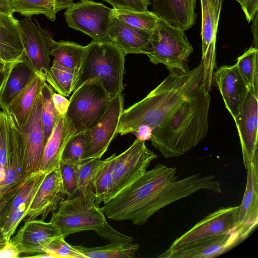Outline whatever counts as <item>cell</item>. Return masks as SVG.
I'll return each instance as SVG.
<instances>
[{"label": "cell", "mask_w": 258, "mask_h": 258, "mask_svg": "<svg viewBox=\"0 0 258 258\" xmlns=\"http://www.w3.org/2000/svg\"><path fill=\"white\" fill-rule=\"evenodd\" d=\"M115 17L120 21L136 27L153 31L159 18L148 10L136 11L126 9H115Z\"/></svg>", "instance_id": "cell-34"}, {"label": "cell", "mask_w": 258, "mask_h": 258, "mask_svg": "<svg viewBox=\"0 0 258 258\" xmlns=\"http://www.w3.org/2000/svg\"><path fill=\"white\" fill-rule=\"evenodd\" d=\"M14 13L25 17L42 14L54 21L59 11L68 9L73 5V0H10Z\"/></svg>", "instance_id": "cell-27"}, {"label": "cell", "mask_w": 258, "mask_h": 258, "mask_svg": "<svg viewBox=\"0 0 258 258\" xmlns=\"http://www.w3.org/2000/svg\"><path fill=\"white\" fill-rule=\"evenodd\" d=\"M258 12H256L251 21L252 24L250 26L251 31L253 34V43L254 47L257 48V21H258Z\"/></svg>", "instance_id": "cell-49"}, {"label": "cell", "mask_w": 258, "mask_h": 258, "mask_svg": "<svg viewBox=\"0 0 258 258\" xmlns=\"http://www.w3.org/2000/svg\"><path fill=\"white\" fill-rule=\"evenodd\" d=\"M64 196L59 167L46 173L37 190L28 210L26 221L41 216L44 220L57 208Z\"/></svg>", "instance_id": "cell-18"}, {"label": "cell", "mask_w": 258, "mask_h": 258, "mask_svg": "<svg viewBox=\"0 0 258 258\" xmlns=\"http://www.w3.org/2000/svg\"><path fill=\"white\" fill-rule=\"evenodd\" d=\"M116 154L103 160V164L94 180L92 190L95 196V203L99 207L100 204L105 203L109 199L113 179V167Z\"/></svg>", "instance_id": "cell-31"}, {"label": "cell", "mask_w": 258, "mask_h": 258, "mask_svg": "<svg viewBox=\"0 0 258 258\" xmlns=\"http://www.w3.org/2000/svg\"><path fill=\"white\" fill-rule=\"evenodd\" d=\"M11 63V62H10ZM8 63L5 62L2 59L0 58V68H3L6 66Z\"/></svg>", "instance_id": "cell-52"}, {"label": "cell", "mask_w": 258, "mask_h": 258, "mask_svg": "<svg viewBox=\"0 0 258 258\" xmlns=\"http://www.w3.org/2000/svg\"><path fill=\"white\" fill-rule=\"evenodd\" d=\"M61 236L59 230L51 222L34 219L26 221L10 240L20 253L36 255L45 252L51 241Z\"/></svg>", "instance_id": "cell-16"}, {"label": "cell", "mask_w": 258, "mask_h": 258, "mask_svg": "<svg viewBox=\"0 0 258 258\" xmlns=\"http://www.w3.org/2000/svg\"><path fill=\"white\" fill-rule=\"evenodd\" d=\"M36 73L24 56L13 67L0 98V108L5 111L14 97L27 84Z\"/></svg>", "instance_id": "cell-28"}, {"label": "cell", "mask_w": 258, "mask_h": 258, "mask_svg": "<svg viewBox=\"0 0 258 258\" xmlns=\"http://www.w3.org/2000/svg\"><path fill=\"white\" fill-rule=\"evenodd\" d=\"M211 101L202 85L160 124L152 128L151 144L166 158L178 157L196 147L207 136Z\"/></svg>", "instance_id": "cell-2"}, {"label": "cell", "mask_w": 258, "mask_h": 258, "mask_svg": "<svg viewBox=\"0 0 258 258\" xmlns=\"http://www.w3.org/2000/svg\"><path fill=\"white\" fill-rule=\"evenodd\" d=\"M4 238H6L4 233L3 231L2 228L0 227V240L3 239Z\"/></svg>", "instance_id": "cell-53"}, {"label": "cell", "mask_w": 258, "mask_h": 258, "mask_svg": "<svg viewBox=\"0 0 258 258\" xmlns=\"http://www.w3.org/2000/svg\"><path fill=\"white\" fill-rule=\"evenodd\" d=\"M18 22L13 16L0 14V55L7 63L22 60L24 56Z\"/></svg>", "instance_id": "cell-26"}, {"label": "cell", "mask_w": 258, "mask_h": 258, "mask_svg": "<svg viewBox=\"0 0 258 258\" xmlns=\"http://www.w3.org/2000/svg\"><path fill=\"white\" fill-rule=\"evenodd\" d=\"M41 91V121L46 143L54 128L59 114L54 106L52 100V95L54 92L53 88L46 82Z\"/></svg>", "instance_id": "cell-35"}, {"label": "cell", "mask_w": 258, "mask_h": 258, "mask_svg": "<svg viewBox=\"0 0 258 258\" xmlns=\"http://www.w3.org/2000/svg\"><path fill=\"white\" fill-rule=\"evenodd\" d=\"M258 90L248 89L239 113L235 121L241 147L245 169L258 158L257 124Z\"/></svg>", "instance_id": "cell-14"}, {"label": "cell", "mask_w": 258, "mask_h": 258, "mask_svg": "<svg viewBox=\"0 0 258 258\" xmlns=\"http://www.w3.org/2000/svg\"><path fill=\"white\" fill-rule=\"evenodd\" d=\"M72 136L65 115H59L45 144L39 171L47 173L59 167L64 148Z\"/></svg>", "instance_id": "cell-25"}, {"label": "cell", "mask_w": 258, "mask_h": 258, "mask_svg": "<svg viewBox=\"0 0 258 258\" xmlns=\"http://www.w3.org/2000/svg\"><path fill=\"white\" fill-rule=\"evenodd\" d=\"M98 235L109 240L110 243L125 244L132 243L134 238L113 229L106 221L103 226L95 231Z\"/></svg>", "instance_id": "cell-42"}, {"label": "cell", "mask_w": 258, "mask_h": 258, "mask_svg": "<svg viewBox=\"0 0 258 258\" xmlns=\"http://www.w3.org/2000/svg\"><path fill=\"white\" fill-rule=\"evenodd\" d=\"M225 107L234 120L238 116L248 88L235 64L219 67L213 76Z\"/></svg>", "instance_id": "cell-19"}, {"label": "cell", "mask_w": 258, "mask_h": 258, "mask_svg": "<svg viewBox=\"0 0 258 258\" xmlns=\"http://www.w3.org/2000/svg\"><path fill=\"white\" fill-rule=\"evenodd\" d=\"M157 157L147 147L145 141L138 139L126 150L116 155L109 199L143 175Z\"/></svg>", "instance_id": "cell-9"}, {"label": "cell", "mask_w": 258, "mask_h": 258, "mask_svg": "<svg viewBox=\"0 0 258 258\" xmlns=\"http://www.w3.org/2000/svg\"><path fill=\"white\" fill-rule=\"evenodd\" d=\"M152 31L131 26L115 17L108 31V41L113 43L125 55H147L150 47Z\"/></svg>", "instance_id": "cell-21"}, {"label": "cell", "mask_w": 258, "mask_h": 258, "mask_svg": "<svg viewBox=\"0 0 258 258\" xmlns=\"http://www.w3.org/2000/svg\"><path fill=\"white\" fill-rule=\"evenodd\" d=\"M123 110V96L112 98L110 103L97 123L85 132V143L83 161L101 159L112 140L117 135V129Z\"/></svg>", "instance_id": "cell-11"}, {"label": "cell", "mask_w": 258, "mask_h": 258, "mask_svg": "<svg viewBox=\"0 0 258 258\" xmlns=\"http://www.w3.org/2000/svg\"><path fill=\"white\" fill-rule=\"evenodd\" d=\"M244 239L236 228L230 232L205 239L169 252H163L160 258H212L219 256Z\"/></svg>", "instance_id": "cell-17"}, {"label": "cell", "mask_w": 258, "mask_h": 258, "mask_svg": "<svg viewBox=\"0 0 258 258\" xmlns=\"http://www.w3.org/2000/svg\"><path fill=\"white\" fill-rule=\"evenodd\" d=\"M8 146L5 179L0 187L23 181L25 136L13 118L7 113Z\"/></svg>", "instance_id": "cell-22"}, {"label": "cell", "mask_w": 258, "mask_h": 258, "mask_svg": "<svg viewBox=\"0 0 258 258\" xmlns=\"http://www.w3.org/2000/svg\"><path fill=\"white\" fill-rule=\"evenodd\" d=\"M14 13L10 0H0V14L12 16Z\"/></svg>", "instance_id": "cell-50"}, {"label": "cell", "mask_w": 258, "mask_h": 258, "mask_svg": "<svg viewBox=\"0 0 258 258\" xmlns=\"http://www.w3.org/2000/svg\"><path fill=\"white\" fill-rule=\"evenodd\" d=\"M46 81L36 73L14 97L6 111L23 131L28 122L37 98Z\"/></svg>", "instance_id": "cell-24"}, {"label": "cell", "mask_w": 258, "mask_h": 258, "mask_svg": "<svg viewBox=\"0 0 258 258\" xmlns=\"http://www.w3.org/2000/svg\"><path fill=\"white\" fill-rule=\"evenodd\" d=\"M86 48L74 42L55 41L52 39L50 54L54 57L53 63L78 71Z\"/></svg>", "instance_id": "cell-29"}, {"label": "cell", "mask_w": 258, "mask_h": 258, "mask_svg": "<svg viewBox=\"0 0 258 258\" xmlns=\"http://www.w3.org/2000/svg\"><path fill=\"white\" fill-rule=\"evenodd\" d=\"M0 58L2 59L1 57V55H0Z\"/></svg>", "instance_id": "cell-55"}, {"label": "cell", "mask_w": 258, "mask_h": 258, "mask_svg": "<svg viewBox=\"0 0 258 258\" xmlns=\"http://www.w3.org/2000/svg\"><path fill=\"white\" fill-rule=\"evenodd\" d=\"M102 164L101 159L94 158L83 161L78 165V194L92 190L94 180Z\"/></svg>", "instance_id": "cell-36"}, {"label": "cell", "mask_w": 258, "mask_h": 258, "mask_svg": "<svg viewBox=\"0 0 258 258\" xmlns=\"http://www.w3.org/2000/svg\"><path fill=\"white\" fill-rule=\"evenodd\" d=\"M77 72L75 70L67 69L52 62L46 82L57 93L67 97L72 92Z\"/></svg>", "instance_id": "cell-33"}, {"label": "cell", "mask_w": 258, "mask_h": 258, "mask_svg": "<svg viewBox=\"0 0 258 258\" xmlns=\"http://www.w3.org/2000/svg\"><path fill=\"white\" fill-rule=\"evenodd\" d=\"M245 192L237 212V229L244 240L258 223V158L247 166Z\"/></svg>", "instance_id": "cell-20"}, {"label": "cell", "mask_w": 258, "mask_h": 258, "mask_svg": "<svg viewBox=\"0 0 258 258\" xmlns=\"http://www.w3.org/2000/svg\"><path fill=\"white\" fill-rule=\"evenodd\" d=\"M30 203H22L8 217L2 227L5 237L9 241L21 221L27 217Z\"/></svg>", "instance_id": "cell-40"}, {"label": "cell", "mask_w": 258, "mask_h": 258, "mask_svg": "<svg viewBox=\"0 0 258 258\" xmlns=\"http://www.w3.org/2000/svg\"><path fill=\"white\" fill-rule=\"evenodd\" d=\"M223 1H224V0H223ZM236 1V2H237L239 4L241 3L242 2V0H235Z\"/></svg>", "instance_id": "cell-54"}, {"label": "cell", "mask_w": 258, "mask_h": 258, "mask_svg": "<svg viewBox=\"0 0 258 258\" xmlns=\"http://www.w3.org/2000/svg\"><path fill=\"white\" fill-rule=\"evenodd\" d=\"M238 206L221 208L209 214L191 229L176 239L165 252H169L201 240L234 230L237 222Z\"/></svg>", "instance_id": "cell-12"}, {"label": "cell", "mask_w": 258, "mask_h": 258, "mask_svg": "<svg viewBox=\"0 0 258 258\" xmlns=\"http://www.w3.org/2000/svg\"><path fill=\"white\" fill-rule=\"evenodd\" d=\"M86 46L72 92L87 81L99 79L111 98L122 94L125 54L110 41L92 40Z\"/></svg>", "instance_id": "cell-4"}, {"label": "cell", "mask_w": 258, "mask_h": 258, "mask_svg": "<svg viewBox=\"0 0 258 258\" xmlns=\"http://www.w3.org/2000/svg\"><path fill=\"white\" fill-rule=\"evenodd\" d=\"M193 51L185 31L159 19L147 54L152 63L164 64L170 74H184L189 71L188 60Z\"/></svg>", "instance_id": "cell-5"}, {"label": "cell", "mask_w": 258, "mask_h": 258, "mask_svg": "<svg viewBox=\"0 0 258 258\" xmlns=\"http://www.w3.org/2000/svg\"><path fill=\"white\" fill-rule=\"evenodd\" d=\"M23 181L15 184L11 189L0 196V227H1L8 218L13 201L19 191Z\"/></svg>", "instance_id": "cell-41"}, {"label": "cell", "mask_w": 258, "mask_h": 258, "mask_svg": "<svg viewBox=\"0 0 258 258\" xmlns=\"http://www.w3.org/2000/svg\"><path fill=\"white\" fill-rule=\"evenodd\" d=\"M8 241L6 238L0 240V250L5 246Z\"/></svg>", "instance_id": "cell-51"}, {"label": "cell", "mask_w": 258, "mask_h": 258, "mask_svg": "<svg viewBox=\"0 0 258 258\" xmlns=\"http://www.w3.org/2000/svg\"><path fill=\"white\" fill-rule=\"evenodd\" d=\"M19 61L9 63L4 67L0 68V98L13 67Z\"/></svg>", "instance_id": "cell-47"}, {"label": "cell", "mask_w": 258, "mask_h": 258, "mask_svg": "<svg viewBox=\"0 0 258 258\" xmlns=\"http://www.w3.org/2000/svg\"><path fill=\"white\" fill-rule=\"evenodd\" d=\"M68 26L91 37L108 41V31L115 17L114 9L91 0H81L64 13Z\"/></svg>", "instance_id": "cell-8"}, {"label": "cell", "mask_w": 258, "mask_h": 258, "mask_svg": "<svg viewBox=\"0 0 258 258\" xmlns=\"http://www.w3.org/2000/svg\"><path fill=\"white\" fill-rule=\"evenodd\" d=\"M204 67L179 75H169L144 98L123 110L117 134L134 133L142 125L153 128L160 124L203 85Z\"/></svg>", "instance_id": "cell-1"}, {"label": "cell", "mask_w": 258, "mask_h": 258, "mask_svg": "<svg viewBox=\"0 0 258 258\" xmlns=\"http://www.w3.org/2000/svg\"><path fill=\"white\" fill-rule=\"evenodd\" d=\"M111 99L99 79L87 81L73 92L65 114L73 136L94 127L103 115Z\"/></svg>", "instance_id": "cell-6"}, {"label": "cell", "mask_w": 258, "mask_h": 258, "mask_svg": "<svg viewBox=\"0 0 258 258\" xmlns=\"http://www.w3.org/2000/svg\"><path fill=\"white\" fill-rule=\"evenodd\" d=\"M248 23L258 12V0H242L240 4Z\"/></svg>", "instance_id": "cell-45"}, {"label": "cell", "mask_w": 258, "mask_h": 258, "mask_svg": "<svg viewBox=\"0 0 258 258\" xmlns=\"http://www.w3.org/2000/svg\"><path fill=\"white\" fill-rule=\"evenodd\" d=\"M64 237L61 236L54 239L48 245L45 252L51 257L55 258H85L73 245L68 243Z\"/></svg>", "instance_id": "cell-39"}, {"label": "cell", "mask_w": 258, "mask_h": 258, "mask_svg": "<svg viewBox=\"0 0 258 258\" xmlns=\"http://www.w3.org/2000/svg\"><path fill=\"white\" fill-rule=\"evenodd\" d=\"M52 100L58 114L64 115L69 107V100H68L65 96L54 92L52 95Z\"/></svg>", "instance_id": "cell-44"}, {"label": "cell", "mask_w": 258, "mask_h": 258, "mask_svg": "<svg viewBox=\"0 0 258 258\" xmlns=\"http://www.w3.org/2000/svg\"><path fill=\"white\" fill-rule=\"evenodd\" d=\"M41 90L26 128L23 131L25 136L23 173L25 178L39 170L45 144L41 121Z\"/></svg>", "instance_id": "cell-15"}, {"label": "cell", "mask_w": 258, "mask_h": 258, "mask_svg": "<svg viewBox=\"0 0 258 258\" xmlns=\"http://www.w3.org/2000/svg\"><path fill=\"white\" fill-rule=\"evenodd\" d=\"M93 191L61 199L53 212L50 222L66 237L77 232L96 231L104 225L106 219L95 203Z\"/></svg>", "instance_id": "cell-7"}, {"label": "cell", "mask_w": 258, "mask_h": 258, "mask_svg": "<svg viewBox=\"0 0 258 258\" xmlns=\"http://www.w3.org/2000/svg\"><path fill=\"white\" fill-rule=\"evenodd\" d=\"M78 165L69 160H61L59 165L63 187L64 195L68 198L78 194Z\"/></svg>", "instance_id": "cell-37"}, {"label": "cell", "mask_w": 258, "mask_h": 258, "mask_svg": "<svg viewBox=\"0 0 258 258\" xmlns=\"http://www.w3.org/2000/svg\"><path fill=\"white\" fill-rule=\"evenodd\" d=\"M175 167L158 163L100 208L109 220H129L134 225H142L152 216L155 198L166 184L177 179Z\"/></svg>", "instance_id": "cell-3"}, {"label": "cell", "mask_w": 258, "mask_h": 258, "mask_svg": "<svg viewBox=\"0 0 258 258\" xmlns=\"http://www.w3.org/2000/svg\"><path fill=\"white\" fill-rule=\"evenodd\" d=\"M247 87L258 90V50L251 46L239 56L235 64Z\"/></svg>", "instance_id": "cell-32"}, {"label": "cell", "mask_w": 258, "mask_h": 258, "mask_svg": "<svg viewBox=\"0 0 258 258\" xmlns=\"http://www.w3.org/2000/svg\"><path fill=\"white\" fill-rule=\"evenodd\" d=\"M85 143V132L75 135L67 143L61 160H69L76 165L83 162Z\"/></svg>", "instance_id": "cell-38"}, {"label": "cell", "mask_w": 258, "mask_h": 258, "mask_svg": "<svg viewBox=\"0 0 258 258\" xmlns=\"http://www.w3.org/2000/svg\"><path fill=\"white\" fill-rule=\"evenodd\" d=\"M73 246L85 258H132L139 248L138 243H113L105 246L89 247L81 245Z\"/></svg>", "instance_id": "cell-30"}, {"label": "cell", "mask_w": 258, "mask_h": 258, "mask_svg": "<svg viewBox=\"0 0 258 258\" xmlns=\"http://www.w3.org/2000/svg\"><path fill=\"white\" fill-rule=\"evenodd\" d=\"M31 17L18 20V26L24 47V56L35 72L45 81L50 69V47L53 39Z\"/></svg>", "instance_id": "cell-10"}, {"label": "cell", "mask_w": 258, "mask_h": 258, "mask_svg": "<svg viewBox=\"0 0 258 258\" xmlns=\"http://www.w3.org/2000/svg\"><path fill=\"white\" fill-rule=\"evenodd\" d=\"M154 12L159 18L184 31L195 23L196 0H152Z\"/></svg>", "instance_id": "cell-23"}, {"label": "cell", "mask_w": 258, "mask_h": 258, "mask_svg": "<svg viewBox=\"0 0 258 258\" xmlns=\"http://www.w3.org/2000/svg\"><path fill=\"white\" fill-rule=\"evenodd\" d=\"M115 9H126L136 11H147L151 4L150 0H103Z\"/></svg>", "instance_id": "cell-43"}, {"label": "cell", "mask_w": 258, "mask_h": 258, "mask_svg": "<svg viewBox=\"0 0 258 258\" xmlns=\"http://www.w3.org/2000/svg\"><path fill=\"white\" fill-rule=\"evenodd\" d=\"M20 252L17 247L11 240L8 241L5 246L0 250L1 258L19 257Z\"/></svg>", "instance_id": "cell-46"}, {"label": "cell", "mask_w": 258, "mask_h": 258, "mask_svg": "<svg viewBox=\"0 0 258 258\" xmlns=\"http://www.w3.org/2000/svg\"><path fill=\"white\" fill-rule=\"evenodd\" d=\"M152 130V128L147 125H142L134 134L138 140L145 141L150 140Z\"/></svg>", "instance_id": "cell-48"}, {"label": "cell", "mask_w": 258, "mask_h": 258, "mask_svg": "<svg viewBox=\"0 0 258 258\" xmlns=\"http://www.w3.org/2000/svg\"><path fill=\"white\" fill-rule=\"evenodd\" d=\"M223 0H200L202 11L201 37L204 67L203 86L210 92L216 67V40Z\"/></svg>", "instance_id": "cell-13"}]
</instances>
